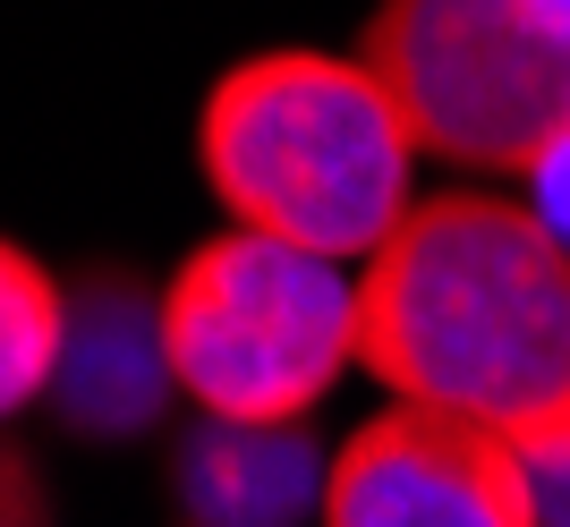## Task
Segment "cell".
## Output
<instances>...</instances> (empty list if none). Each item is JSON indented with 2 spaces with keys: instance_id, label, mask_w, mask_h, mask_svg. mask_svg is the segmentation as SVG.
I'll use <instances>...</instances> for the list:
<instances>
[{
  "instance_id": "5b68a950",
  "label": "cell",
  "mask_w": 570,
  "mask_h": 527,
  "mask_svg": "<svg viewBox=\"0 0 570 527\" xmlns=\"http://www.w3.org/2000/svg\"><path fill=\"white\" fill-rule=\"evenodd\" d=\"M324 527H546V485L494 434L392 400L333 451Z\"/></svg>"
},
{
  "instance_id": "8992f818",
  "label": "cell",
  "mask_w": 570,
  "mask_h": 527,
  "mask_svg": "<svg viewBox=\"0 0 570 527\" xmlns=\"http://www.w3.org/2000/svg\"><path fill=\"white\" fill-rule=\"evenodd\" d=\"M170 349H163V289L137 272H77L69 281V340L51 375V417L77 443H128L154 434L170 408Z\"/></svg>"
},
{
  "instance_id": "ba28073f",
  "label": "cell",
  "mask_w": 570,
  "mask_h": 527,
  "mask_svg": "<svg viewBox=\"0 0 570 527\" xmlns=\"http://www.w3.org/2000/svg\"><path fill=\"white\" fill-rule=\"evenodd\" d=\"M60 340H69V281H51L43 256L0 239V426L51 400Z\"/></svg>"
},
{
  "instance_id": "9c48e42d",
  "label": "cell",
  "mask_w": 570,
  "mask_h": 527,
  "mask_svg": "<svg viewBox=\"0 0 570 527\" xmlns=\"http://www.w3.org/2000/svg\"><path fill=\"white\" fill-rule=\"evenodd\" d=\"M0 527H51V494L18 443H0Z\"/></svg>"
},
{
  "instance_id": "7a4b0ae2",
  "label": "cell",
  "mask_w": 570,
  "mask_h": 527,
  "mask_svg": "<svg viewBox=\"0 0 570 527\" xmlns=\"http://www.w3.org/2000/svg\"><path fill=\"white\" fill-rule=\"evenodd\" d=\"M196 162L230 230L366 264L409 221L426 153L357 51H256L205 95Z\"/></svg>"
},
{
  "instance_id": "6da1fadb",
  "label": "cell",
  "mask_w": 570,
  "mask_h": 527,
  "mask_svg": "<svg viewBox=\"0 0 570 527\" xmlns=\"http://www.w3.org/2000/svg\"><path fill=\"white\" fill-rule=\"evenodd\" d=\"M357 366L570 477V239L494 188L417 196L357 272Z\"/></svg>"
},
{
  "instance_id": "3957f363",
  "label": "cell",
  "mask_w": 570,
  "mask_h": 527,
  "mask_svg": "<svg viewBox=\"0 0 570 527\" xmlns=\"http://www.w3.org/2000/svg\"><path fill=\"white\" fill-rule=\"evenodd\" d=\"M163 349L170 384L222 426H307L357 366V281L350 264L222 230L163 281Z\"/></svg>"
},
{
  "instance_id": "52a82bcc",
  "label": "cell",
  "mask_w": 570,
  "mask_h": 527,
  "mask_svg": "<svg viewBox=\"0 0 570 527\" xmlns=\"http://www.w3.org/2000/svg\"><path fill=\"white\" fill-rule=\"evenodd\" d=\"M333 459L307 426H205L170 451V503L188 527H307L324 519Z\"/></svg>"
},
{
  "instance_id": "277c9868",
  "label": "cell",
  "mask_w": 570,
  "mask_h": 527,
  "mask_svg": "<svg viewBox=\"0 0 570 527\" xmlns=\"http://www.w3.org/2000/svg\"><path fill=\"white\" fill-rule=\"evenodd\" d=\"M357 60L452 170H546L570 153V34L546 0H383Z\"/></svg>"
}]
</instances>
